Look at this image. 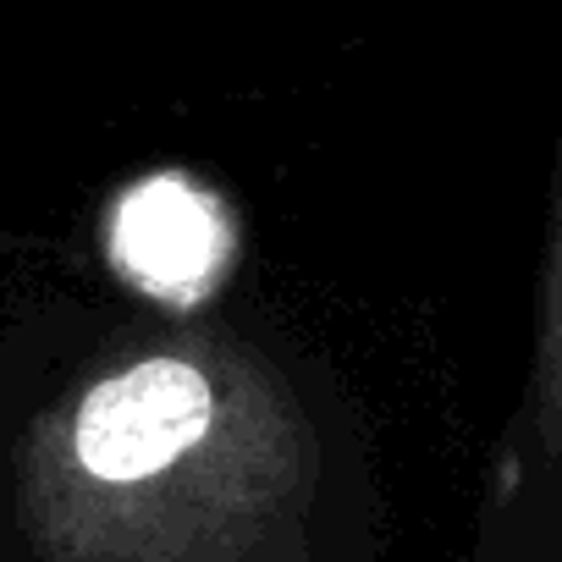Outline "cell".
Listing matches in <instances>:
<instances>
[{"mask_svg":"<svg viewBox=\"0 0 562 562\" xmlns=\"http://www.w3.org/2000/svg\"><path fill=\"white\" fill-rule=\"evenodd\" d=\"M215 425V381L188 359H138L105 375L72 419V458L105 485H138Z\"/></svg>","mask_w":562,"mask_h":562,"instance_id":"obj_1","label":"cell"},{"mask_svg":"<svg viewBox=\"0 0 562 562\" xmlns=\"http://www.w3.org/2000/svg\"><path fill=\"white\" fill-rule=\"evenodd\" d=\"M111 248H116V265L133 281H144L149 293L188 299L215 276L226 254V232L210 199H199L177 177H155L122 199Z\"/></svg>","mask_w":562,"mask_h":562,"instance_id":"obj_2","label":"cell"}]
</instances>
